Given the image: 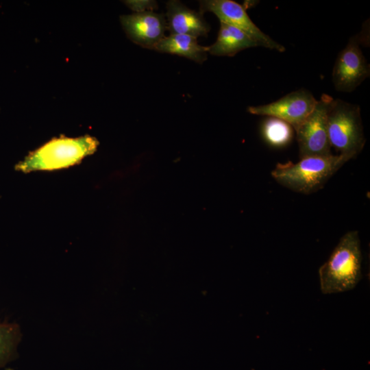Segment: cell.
<instances>
[{"label":"cell","instance_id":"1","mask_svg":"<svg viewBox=\"0 0 370 370\" xmlns=\"http://www.w3.org/2000/svg\"><path fill=\"white\" fill-rule=\"evenodd\" d=\"M362 260L358 231L345 233L319 269L321 292L332 294L353 289L362 278Z\"/></svg>","mask_w":370,"mask_h":370},{"label":"cell","instance_id":"2","mask_svg":"<svg viewBox=\"0 0 370 370\" xmlns=\"http://www.w3.org/2000/svg\"><path fill=\"white\" fill-rule=\"evenodd\" d=\"M350 159L343 155L309 156L296 163H278L271 171L273 179L297 193L309 195L323 188L330 177Z\"/></svg>","mask_w":370,"mask_h":370},{"label":"cell","instance_id":"3","mask_svg":"<svg viewBox=\"0 0 370 370\" xmlns=\"http://www.w3.org/2000/svg\"><path fill=\"white\" fill-rule=\"evenodd\" d=\"M99 144L96 138L88 134L77 138L61 136L30 152L15 165L14 169L27 173L67 168L95 153Z\"/></svg>","mask_w":370,"mask_h":370},{"label":"cell","instance_id":"4","mask_svg":"<svg viewBox=\"0 0 370 370\" xmlns=\"http://www.w3.org/2000/svg\"><path fill=\"white\" fill-rule=\"evenodd\" d=\"M327 130L331 147L350 160L363 149L366 138L359 106L333 99L327 114Z\"/></svg>","mask_w":370,"mask_h":370},{"label":"cell","instance_id":"5","mask_svg":"<svg viewBox=\"0 0 370 370\" xmlns=\"http://www.w3.org/2000/svg\"><path fill=\"white\" fill-rule=\"evenodd\" d=\"M332 100L330 95L323 94L311 113L295 130L300 159L332 155L327 130V114Z\"/></svg>","mask_w":370,"mask_h":370},{"label":"cell","instance_id":"6","mask_svg":"<svg viewBox=\"0 0 370 370\" xmlns=\"http://www.w3.org/2000/svg\"><path fill=\"white\" fill-rule=\"evenodd\" d=\"M360 35L352 36L339 52L332 71V81L337 91L354 90L370 74V66L360 49Z\"/></svg>","mask_w":370,"mask_h":370},{"label":"cell","instance_id":"7","mask_svg":"<svg viewBox=\"0 0 370 370\" xmlns=\"http://www.w3.org/2000/svg\"><path fill=\"white\" fill-rule=\"evenodd\" d=\"M199 12L204 14L211 12L220 22L234 26L244 32L259 45L269 49L284 52L285 47L264 34L252 21L245 8L232 0H204L201 1Z\"/></svg>","mask_w":370,"mask_h":370},{"label":"cell","instance_id":"8","mask_svg":"<svg viewBox=\"0 0 370 370\" xmlns=\"http://www.w3.org/2000/svg\"><path fill=\"white\" fill-rule=\"evenodd\" d=\"M317 100L308 90L301 88L265 105L249 106L252 114L284 121L295 130L313 110Z\"/></svg>","mask_w":370,"mask_h":370},{"label":"cell","instance_id":"9","mask_svg":"<svg viewBox=\"0 0 370 370\" xmlns=\"http://www.w3.org/2000/svg\"><path fill=\"white\" fill-rule=\"evenodd\" d=\"M120 21L127 37L147 49H153L167 29L165 15L153 11L122 15Z\"/></svg>","mask_w":370,"mask_h":370},{"label":"cell","instance_id":"10","mask_svg":"<svg viewBox=\"0 0 370 370\" xmlns=\"http://www.w3.org/2000/svg\"><path fill=\"white\" fill-rule=\"evenodd\" d=\"M165 16L171 34H185L197 38L207 36L210 29L202 13L188 8L180 1L166 3Z\"/></svg>","mask_w":370,"mask_h":370},{"label":"cell","instance_id":"11","mask_svg":"<svg viewBox=\"0 0 370 370\" xmlns=\"http://www.w3.org/2000/svg\"><path fill=\"white\" fill-rule=\"evenodd\" d=\"M259 47L249 36L239 29L220 22L217 40L208 47V53L218 56H234L239 51Z\"/></svg>","mask_w":370,"mask_h":370},{"label":"cell","instance_id":"12","mask_svg":"<svg viewBox=\"0 0 370 370\" xmlns=\"http://www.w3.org/2000/svg\"><path fill=\"white\" fill-rule=\"evenodd\" d=\"M153 50L183 56L200 64L208 57V47L200 45L196 38L185 34L164 36Z\"/></svg>","mask_w":370,"mask_h":370},{"label":"cell","instance_id":"13","mask_svg":"<svg viewBox=\"0 0 370 370\" xmlns=\"http://www.w3.org/2000/svg\"><path fill=\"white\" fill-rule=\"evenodd\" d=\"M20 326L14 323H0V368L13 360L21 340Z\"/></svg>","mask_w":370,"mask_h":370},{"label":"cell","instance_id":"14","mask_svg":"<svg viewBox=\"0 0 370 370\" xmlns=\"http://www.w3.org/2000/svg\"><path fill=\"white\" fill-rule=\"evenodd\" d=\"M262 134L271 145L282 147L292 139V127L282 120L269 117L263 124Z\"/></svg>","mask_w":370,"mask_h":370},{"label":"cell","instance_id":"15","mask_svg":"<svg viewBox=\"0 0 370 370\" xmlns=\"http://www.w3.org/2000/svg\"><path fill=\"white\" fill-rule=\"evenodd\" d=\"M125 3L135 12L153 11L158 8L157 2L152 0H131L125 1Z\"/></svg>","mask_w":370,"mask_h":370},{"label":"cell","instance_id":"16","mask_svg":"<svg viewBox=\"0 0 370 370\" xmlns=\"http://www.w3.org/2000/svg\"><path fill=\"white\" fill-rule=\"evenodd\" d=\"M5 370H13L12 369H10V368H7Z\"/></svg>","mask_w":370,"mask_h":370}]
</instances>
